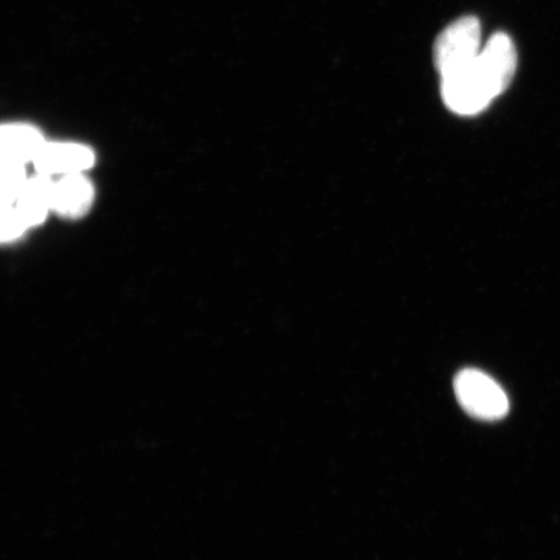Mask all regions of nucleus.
<instances>
[{
	"label": "nucleus",
	"instance_id": "obj_9",
	"mask_svg": "<svg viewBox=\"0 0 560 560\" xmlns=\"http://www.w3.org/2000/svg\"><path fill=\"white\" fill-rule=\"evenodd\" d=\"M27 226L19 209L12 206H2V240H16Z\"/></svg>",
	"mask_w": 560,
	"mask_h": 560
},
{
	"label": "nucleus",
	"instance_id": "obj_7",
	"mask_svg": "<svg viewBox=\"0 0 560 560\" xmlns=\"http://www.w3.org/2000/svg\"><path fill=\"white\" fill-rule=\"evenodd\" d=\"M52 190L54 184L46 175L26 182L16 208L27 226L37 225L46 219L48 210L52 208Z\"/></svg>",
	"mask_w": 560,
	"mask_h": 560
},
{
	"label": "nucleus",
	"instance_id": "obj_8",
	"mask_svg": "<svg viewBox=\"0 0 560 560\" xmlns=\"http://www.w3.org/2000/svg\"><path fill=\"white\" fill-rule=\"evenodd\" d=\"M25 185L23 164L2 161V206H12Z\"/></svg>",
	"mask_w": 560,
	"mask_h": 560
},
{
	"label": "nucleus",
	"instance_id": "obj_1",
	"mask_svg": "<svg viewBox=\"0 0 560 560\" xmlns=\"http://www.w3.org/2000/svg\"><path fill=\"white\" fill-rule=\"evenodd\" d=\"M510 83L509 77L480 51L470 66L441 77V96L454 114L476 115L506 91Z\"/></svg>",
	"mask_w": 560,
	"mask_h": 560
},
{
	"label": "nucleus",
	"instance_id": "obj_6",
	"mask_svg": "<svg viewBox=\"0 0 560 560\" xmlns=\"http://www.w3.org/2000/svg\"><path fill=\"white\" fill-rule=\"evenodd\" d=\"M40 132L32 126L7 125L2 129V160L24 164L34 160L44 145Z\"/></svg>",
	"mask_w": 560,
	"mask_h": 560
},
{
	"label": "nucleus",
	"instance_id": "obj_4",
	"mask_svg": "<svg viewBox=\"0 0 560 560\" xmlns=\"http://www.w3.org/2000/svg\"><path fill=\"white\" fill-rule=\"evenodd\" d=\"M33 161L44 175L77 174L93 165L94 153L79 144L45 143Z\"/></svg>",
	"mask_w": 560,
	"mask_h": 560
},
{
	"label": "nucleus",
	"instance_id": "obj_5",
	"mask_svg": "<svg viewBox=\"0 0 560 560\" xmlns=\"http://www.w3.org/2000/svg\"><path fill=\"white\" fill-rule=\"evenodd\" d=\"M93 201V187L81 175L69 174L54 185L52 209L66 215H80Z\"/></svg>",
	"mask_w": 560,
	"mask_h": 560
},
{
	"label": "nucleus",
	"instance_id": "obj_2",
	"mask_svg": "<svg viewBox=\"0 0 560 560\" xmlns=\"http://www.w3.org/2000/svg\"><path fill=\"white\" fill-rule=\"evenodd\" d=\"M454 390L462 408L476 419L495 422L508 416L510 402L506 392L480 370H462L455 376Z\"/></svg>",
	"mask_w": 560,
	"mask_h": 560
},
{
	"label": "nucleus",
	"instance_id": "obj_3",
	"mask_svg": "<svg viewBox=\"0 0 560 560\" xmlns=\"http://www.w3.org/2000/svg\"><path fill=\"white\" fill-rule=\"evenodd\" d=\"M480 51V21L466 16L454 21L439 35L433 55L440 75L445 77L470 66Z\"/></svg>",
	"mask_w": 560,
	"mask_h": 560
}]
</instances>
